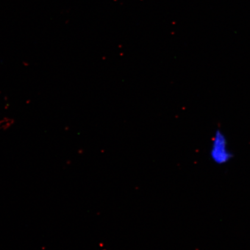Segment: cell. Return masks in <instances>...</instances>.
Here are the masks:
<instances>
[{
    "instance_id": "cell-1",
    "label": "cell",
    "mask_w": 250,
    "mask_h": 250,
    "mask_svg": "<svg viewBox=\"0 0 250 250\" xmlns=\"http://www.w3.org/2000/svg\"><path fill=\"white\" fill-rule=\"evenodd\" d=\"M209 157L212 163L222 167L229 164L233 158L229 140L223 131L218 129L214 132L209 146Z\"/></svg>"
},
{
    "instance_id": "cell-2",
    "label": "cell",
    "mask_w": 250,
    "mask_h": 250,
    "mask_svg": "<svg viewBox=\"0 0 250 250\" xmlns=\"http://www.w3.org/2000/svg\"><path fill=\"white\" fill-rule=\"evenodd\" d=\"M15 123L14 119L5 117L0 120V130H7L10 129Z\"/></svg>"
}]
</instances>
